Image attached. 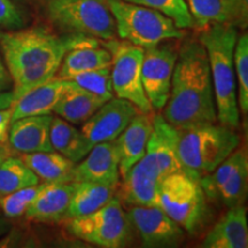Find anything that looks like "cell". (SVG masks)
<instances>
[{"instance_id": "1", "label": "cell", "mask_w": 248, "mask_h": 248, "mask_svg": "<svg viewBox=\"0 0 248 248\" xmlns=\"http://www.w3.org/2000/svg\"><path fill=\"white\" fill-rule=\"evenodd\" d=\"M100 44L97 38L44 28L15 30L0 35V47L13 83L14 104L31 90L57 77L64 55L80 46Z\"/></svg>"}, {"instance_id": "2", "label": "cell", "mask_w": 248, "mask_h": 248, "mask_svg": "<svg viewBox=\"0 0 248 248\" xmlns=\"http://www.w3.org/2000/svg\"><path fill=\"white\" fill-rule=\"evenodd\" d=\"M163 117L176 129L217 122L208 55L200 40H186L178 51Z\"/></svg>"}, {"instance_id": "3", "label": "cell", "mask_w": 248, "mask_h": 248, "mask_svg": "<svg viewBox=\"0 0 248 248\" xmlns=\"http://www.w3.org/2000/svg\"><path fill=\"white\" fill-rule=\"evenodd\" d=\"M202 30L199 40L208 55L217 121L235 128L239 124L234 71L237 29L232 24L214 23Z\"/></svg>"}, {"instance_id": "4", "label": "cell", "mask_w": 248, "mask_h": 248, "mask_svg": "<svg viewBox=\"0 0 248 248\" xmlns=\"http://www.w3.org/2000/svg\"><path fill=\"white\" fill-rule=\"evenodd\" d=\"M177 153L182 171L199 182L213 172L240 144V137L224 124L177 129Z\"/></svg>"}, {"instance_id": "5", "label": "cell", "mask_w": 248, "mask_h": 248, "mask_svg": "<svg viewBox=\"0 0 248 248\" xmlns=\"http://www.w3.org/2000/svg\"><path fill=\"white\" fill-rule=\"evenodd\" d=\"M121 39L148 48L170 39H182L184 31L171 18L155 9L126 2L106 0Z\"/></svg>"}, {"instance_id": "6", "label": "cell", "mask_w": 248, "mask_h": 248, "mask_svg": "<svg viewBox=\"0 0 248 248\" xmlns=\"http://www.w3.org/2000/svg\"><path fill=\"white\" fill-rule=\"evenodd\" d=\"M46 15L66 33L115 38L116 24L106 0H46Z\"/></svg>"}, {"instance_id": "7", "label": "cell", "mask_w": 248, "mask_h": 248, "mask_svg": "<svg viewBox=\"0 0 248 248\" xmlns=\"http://www.w3.org/2000/svg\"><path fill=\"white\" fill-rule=\"evenodd\" d=\"M159 207L183 230L194 233L206 216V194L199 182L183 171L173 172L161 182Z\"/></svg>"}, {"instance_id": "8", "label": "cell", "mask_w": 248, "mask_h": 248, "mask_svg": "<svg viewBox=\"0 0 248 248\" xmlns=\"http://www.w3.org/2000/svg\"><path fill=\"white\" fill-rule=\"evenodd\" d=\"M70 233L86 243L104 248H120L128 244L131 223L119 198L91 214L70 219Z\"/></svg>"}, {"instance_id": "9", "label": "cell", "mask_w": 248, "mask_h": 248, "mask_svg": "<svg viewBox=\"0 0 248 248\" xmlns=\"http://www.w3.org/2000/svg\"><path fill=\"white\" fill-rule=\"evenodd\" d=\"M104 45L111 54L110 76L114 94L131 102L140 113L151 114L153 108L141 82L144 48L115 38L105 40Z\"/></svg>"}, {"instance_id": "10", "label": "cell", "mask_w": 248, "mask_h": 248, "mask_svg": "<svg viewBox=\"0 0 248 248\" xmlns=\"http://www.w3.org/2000/svg\"><path fill=\"white\" fill-rule=\"evenodd\" d=\"M178 47L172 43L157 44L144 49L141 82L152 108L162 109L169 98Z\"/></svg>"}, {"instance_id": "11", "label": "cell", "mask_w": 248, "mask_h": 248, "mask_svg": "<svg viewBox=\"0 0 248 248\" xmlns=\"http://www.w3.org/2000/svg\"><path fill=\"white\" fill-rule=\"evenodd\" d=\"M128 217L144 247H177L184 240V230L159 206H130Z\"/></svg>"}, {"instance_id": "12", "label": "cell", "mask_w": 248, "mask_h": 248, "mask_svg": "<svg viewBox=\"0 0 248 248\" xmlns=\"http://www.w3.org/2000/svg\"><path fill=\"white\" fill-rule=\"evenodd\" d=\"M178 131L162 115L153 120V130L148 139L146 151L140 161L161 181L173 172L182 171L177 153Z\"/></svg>"}, {"instance_id": "13", "label": "cell", "mask_w": 248, "mask_h": 248, "mask_svg": "<svg viewBox=\"0 0 248 248\" xmlns=\"http://www.w3.org/2000/svg\"><path fill=\"white\" fill-rule=\"evenodd\" d=\"M138 111L137 107L125 99L111 98L83 123L80 131L92 146L114 141Z\"/></svg>"}, {"instance_id": "14", "label": "cell", "mask_w": 248, "mask_h": 248, "mask_svg": "<svg viewBox=\"0 0 248 248\" xmlns=\"http://www.w3.org/2000/svg\"><path fill=\"white\" fill-rule=\"evenodd\" d=\"M119 179V152L115 141L94 145L74 167L73 182H92L116 187Z\"/></svg>"}, {"instance_id": "15", "label": "cell", "mask_w": 248, "mask_h": 248, "mask_svg": "<svg viewBox=\"0 0 248 248\" xmlns=\"http://www.w3.org/2000/svg\"><path fill=\"white\" fill-rule=\"evenodd\" d=\"M52 120V115H36L13 121L8 131L11 146L22 154L54 151L49 137Z\"/></svg>"}, {"instance_id": "16", "label": "cell", "mask_w": 248, "mask_h": 248, "mask_svg": "<svg viewBox=\"0 0 248 248\" xmlns=\"http://www.w3.org/2000/svg\"><path fill=\"white\" fill-rule=\"evenodd\" d=\"M138 111L123 132L115 140L119 152V169L122 178L130 168L144 156L148 139L153 130V121L148 116Z\"/></svg>"}, {"instance_id": "17", "label": "cell", "mask_w": 248, "mask_h": 248, "mask_svg": "<svg viewBox=\"0 0 248 248\" xmlns=\"http://www.w3.org/2000/svg\"><path fill=\"white\" fill-rule=\"evenodd\" d=\"M188 9L193 17L194 27L199 29L214 23H228L246 28L248 9L240 0H188Z\"/></svg>"}, {"instance_id": "18", "label": "cell", "mask_w": 248, "mask_h": 248, "mask_svg": "<svg viewBox=\"0 0 248 248\" xmlns=\"http://www.w3.org/2000/svg\"><path fill=\"white\" fill-rule=\"evenodd\" d=\"M76 182L49 183L36 200L28 207L24 215L28 219L40 223H57L67 219L71 195Z\"/></svg>"}, {"instance_id": "19", "label": "cell", "mask_w": 248, "mask_h": 248, "mask_svg": "<svg viewBox=\"0 0 248 248\" xmlns=\"http://www.w3.org/2000/svg\"><path fill=\"white\" fill-rule=\"evenodd\" d=\"M68 88L69 80L55 77L45 84L31 90L15 101L12 122L26 116L51 115Z\"/></svg>"}, {"instance_id": "20", "label": "cell", "mask_w": 248, "mask_h": 248, "mask_svg": "<svg viewBox=\"0 0 248 248\" xmlns=\"http://www.w3.org/2000/svg\"><path fill=\"white\" fill-rule=\"evenodd\" d=\"M206 248H247L248 226L244 206L229 208L202 241Z\"/></svg>"}, {"instance_id": "21", "label": "cell", "mask_w": 248, "mask_h": 248, "mask_svg": "<svg viewBox=\"0 0 248 248\" xmlns=\"http://www.w3.org/2000/svg\"><path fill=\"white\" fill-rule=\"evenodd\" d=\"M161 182L139 160L123 177L122 198L130 206H159Z\"/></svg>"}, {"instance_id": "22", "label": "cell", "mask_w": 248, "mask_h": 248, "mask_svg": "<svg viewBox=\"0 0 248 248\" xmlns=\"http://www.w3.org/2000/svg\"><path fill=\"white\" fill-rule=\"evenodd\" d=\"M110 66L111 54L106 47H100L99 44L80 46L71 49L64 55L57 77L69 80L80 74Z\"/></svg>"}, {"instance_id": "23", "label": "cell", "mask_w": 248, "mask_h": 248, "mask_svg": "<svg viewBox=\"0 0 248 248\" xmlns=\"http://www.w3.org/2000/svg\"><path fill=\"white\" fill-rule=\"evenodd\" d=\"M104 104V100L69 80V88L59 100L53 113L69 123L83 124Z\"/></svg>"}, {"instance_id": "24", "label": "cell", "mask_w": 248, "mask_h": 248, "mask_svg": "<svg viewBox=\"0 0 248 248\" xmlns=\"http://www.w3.org/2000/svg\"><path fill=\"white\" fill-rule=\"evenodd\" d=\"M52 147L73 162H79L93 147L80 129L61 117H53L51 124Z\"/></svg>"}, {"instance_id": "25", "label": "cell", "mask_w": 248, "mask_h": 248, "mask_svg": "<svg viewBox=\"0 0 248 248\" xmlns=\"http://www.w3.org/2000/svg\"><path fill=\"white\" fill-rule=\"evenodd\" d=\"M37 177L48 183L73 182L75 162L55 151L23 154L21 157Z\"/></svg>"}, {"instance_id": "26", "label": "cell", "mask_w": 248, "mask_h": 248, "mask_svg": "<svg viewBox=\"0 0 248 248\" xmlns=\"http://www.w3.org/2000/svg\"><path fill=\"white\" fill-rule=\"evenodd\" d=\"M116 187L92 182H76L67 218L84 216L105 206L114 198Z\"/></svg>"}, {"instance_id": "27", "label": "cell", "mask_w": 248, "mask_h": 248, "mask_svg": "<svg viewBox=\"0 0 248 248\" xmlns=\"http://www.w3.org/2000/svg\"><path fill=\"white\" fill-rule=\"evenodd\" d=\"M38 183L39 178L21 157L6 156L0 162V199Z\"/></svg>"}, {"instance_id": "28", "label": "cell", "mask_w": 248, "mask_h": 248, "mask_svg": "<svg viewBox=\"0 0 248 248\" xmlns=\"http://www.w3.org/2000/svg\"><path fill=\"white\" fill-rule=\"evenodd\" d=\"M124 1L159 11L171 18L176 26L181 29L194 27L193 17L184 0H124Z\"/></svg>"}, {"instance_id": "29", "label": "cell", "mask_w": 248, "mask_h": 248, "mask_svg": "<svg viewBox=\"0 0 248 248\" xmlns=\"http://www.w3.org/2000/svg\"><path fill=\"white\" fill-rule=\"evenodd\" d=\"M48 184V182L38 183V184L27 186V187L21 188V190H17L1 198L0 199V208H1L2 213L9 218H15V217L23 215L28 207L47 187Z\"/></svg>"}, {"instance_id": "30", "label": "cell", "mask_w": 248, "mask_h": 248, "mask_svg": "<svg viewBox=\"0 0 248 248\" xmlns=\"http://www.w3.org/2000/svg\"><path fill=\"white\" fill-rule=\"evenodd\" d=\"M248 179V161H245L234 170L232 176L221 190L216 194L215 199L222 201L229 208L241 206L246 199Z\"/></svg>"}, {"instance_id": "31", "label": "cell", "mask_w": 248, "mask_h": 248, "mask_svg": "<svg viewBox=\"0 0 248 248\" xmlns=\"http://www.w3.org/2000/svg\"><path fill=\"white\" fill-rule=\"evenodd\" d=\"M69 80L75 82L80 88L92 93L105 102L114 98L110 67L88 71V73L80 74V75H77Z\"/></svg>"}, {"instance_id": "32", "label": "cell", "mask_w": 248, "mask_h": 248, "mask_svg": "<svg viewBox=\"0 0 248 248\" xmlns=\"http://www.w3.org/2000/svg\"><path fill=\"white\" fill-rule=\"evenodd\" d=\"M234 71L239 83V107L246 115L248 111V35L244 33L237 39L234 48Z\"/></svg>"}, {"instance_id": "33", "label": "cell", "mask_w": 248, "mask_h": 248, "mask_svg": "<svg viewBox=\"0 0 248 248\" xmlns=\"http://www.w3.org/2000/svg\"><path fill=\"white\" fill-rule=\"evenodd\" d=\"M0 26L16 30L23 27V18L12 0H0Z\"/></svg>"}, {"instance_id": "34", "label": "cell", "mask_w": 248, "mask_h": 248, "mask_svg": "<svg viewBox=\"0 0 248 248\" xmlns=\"http://www.w3.org/2000/svg\"><path fill=\"white\" fill-rule=\"evenodd\" d=\"M13 115V107L0 109V144L5 142L8 139L9 126L12 123Z\"/></svg>"}, {"instance_id": "35", "label": "cell", "mask_w": 248, "mask_h": 248, "mask_svg": "<svg viewBox=\"0 0 248 248\" xmlns=\"http://www.w3.org/2000/svg\"><path fill=\"white\" fill-rule=\"evenodd\" d=\"M11 76H9L7 68L5 67L4 61H2L1 58V53H0V92L7 90L9 88V85H11Z\"/></svg>"}, {"instance_id": "36", "label": "cell", "mask_w": 248, "mask_h": 248, "mask_svg": "<svg viewBox=\"0 0 248 248\" xmlns=\"http://www.w3.org/2000/svg\"><path fill=\"white\" fill-rule=\"evenodd\" d=\"M14 106V98L12 91L0 92V109H6V108Z\"/></svg>"}, {"instance_id": "37", "label": "cell", "mask_w": 248, "mask_h": 248, "mask_svg": "<svg viewBox=\"0 0 248 248\" xmlns=\"http://www.w3.org/2000/svg\"><path fill=\"white\" fill-rule=\"evenodd\" d=\"M9 228H11V224L7 219L0 217V237H2L9 230Z\"/></svg>"}, {"instance_id": "38", "label": "cell", "mask_w": 248, "mask_h": 248, "mask_svg": "<svg viewBox=\"0 0 248 248\" xmlns=\"http://www.w3.org/2000/svg\"><path fill=\"white\" fill-rule=\"evenodd\" d=\"M6 157V153H5V150L2 147H0V162H1L2 160H4Z\"/></svg>"}]
</instances>
